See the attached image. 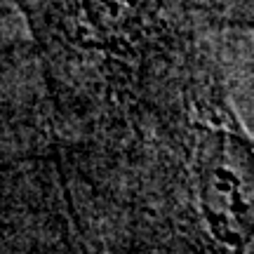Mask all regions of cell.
<instances>
[{
	"label": "cell",
	"instance_id": "1",
	"mask_svg": "<svg viewBox=\"0 0 254 254\" xmlns=\"http://www.w3.org/2000/svg\"><path fill=\"white\" fill-rule=\"evenodd\" d=\"M85 250L243 252L254 245V134L221 68L177 106L85 158L59 182Z\"/></svg>",
	"mask_w": 254,
	"mask_h": 254
},
{
	"label": "cell",
	"instance_id": "2",
	"mask_svg": "<svg viewBox=\"0 0 254 254\" xmlns=\"http://www.w3.org/2000/svg\"><path fill=\"white\" fill-rule=\"evenodd\" d=\"M43 71L52 141L113 132L219 62L209 0H12Z\"/></svg>",
	"mask_w": 254,
	"mask_h": 254
}]
</instances>
